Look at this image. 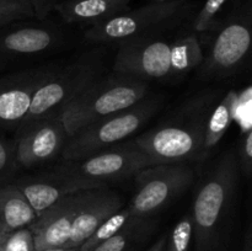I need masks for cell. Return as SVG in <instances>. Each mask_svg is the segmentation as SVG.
<instances>
[{"label": "cell", "mask_w": 252, "mask_h": 251, "mask_svg": "<svg viewBox=\"0 0 252 251\" xmlns=\"http://www.w3.org/2000/svg\"><path fill=\"white\" fill-rule=\"evenodd\" d=\"M38 251H78V248H51Z\"/></svg>", "instance_id": "1f68e13d"}, {"label": "cell", "mask_w": 252, "mask_h": 251, "mask_svg": "<svg viewBox=\"0 0 252 251\" xmlns=\"http://www.w3.org/2000/svg\"><path fill=\"white\" fill-rule=\"evenodd\" d=\"M250 48V19L233 17L219 30L208 56L202 62V78L223 79L235 74L249 59Z\"/></svg>", "instance_id": "30bf717a"}, {"label": "cell", "mask_w": 252, "mask_h": 251, "mask_svg": "<svg viewBox=\"0 0 252 251\" xmlns=\"http://www.w3.org/2000/svg\"><path fill=\"white\" fill-rule=\"evenodd\" d=\"M191 12L192 5L187 0H154L93 25L86 30L84 37L93 43L120 44L140 37L161 36L184 24Z\"/></svg>", "instance_id": "5b68a950"}, {"label": "cell", "mask_w": 252, "mask_h": 251, "mask_svg": "<svg viewBox=\"0 0 252 251\" xmlns=\"http://www.w3.org/2000/svg\"><path fill=\"white\" fill-rule=\"evenodd\" d=\"M243 251H252V238H251V229L249 228L246 231L245 240H244Z\"/></svg>", "instance_id": "4dcf8cb0"}, {"label": "cell", "mask_w": 252, "mask_h": 251, "mask_svg": "<svg viewBox=\"0 0 252 251\" xmlns=\"http://www.w3.org/2000/svg\"><path fill=\"white\" fill-rule=\"evenodd\" d=\"M204 56L196 33H186L170 43V75L180 78L202 65Z\"/></svg>", "instance_id": "ffe728a7"}, {"label": "cell", "mask_w": 252, "mask_h": 251, "mask_svg": "<svg viewBox=\"0 0 252 251\" xmlns=\"http://www.w3.org/2000/svg\"><path fill=\"white\" fill-rule=\"evenodd\" d=\"M81 192L69 194L37 214L36 219L29 225L33 235L36 251L65 246L73 228L76 209L80 203Z\"/></svg>", "instance_id": "2e32d148"}, {"label": "cell", "mask_w": 252, "mask_h": 251, "mask_svg": "<svg viewBox=\"0 0 252 251\" xmlns=\"http://www.w3.org/2000/svg\"><path fill=\"white\" fill-rule=\"evenodd\" d=\"M161 105V98L148 97L127 110L106 116L68 138L61 155L64 161H76L88 155L122 143L139 130Z\"/></svg>", "instance_id": "8992f818"}, {"label": "cell", "mask_w": 252, "mask_h": 251, "mask_svg": "<svg viewBox=\"0 0 252 251\" xmlns=\"http://www.w3.org/2000/svg\"><path fill=\"white\" fill-rule=\"evenodd\" d=\"M148 83L116 74L101 78L59 112L68 137L106 116L127 110L148 96Z\"/></svg>", "instance_id": "277c9868"}, {"label": "cell", "mask_w": 252, "mask_h": 251, "mask_svg": "<svg viewBox=\"0 0 252 251\" xmlns=\"http://www.w3.org/2000/svg\"><path fill=\"white\" fill-rule=\"evenodd\" d=\"M29 1L33 9L36 20H44L56 10L58 5L66 1V0H29Z\"/></svg>", "instance_id": "f1b7e54d"}, {"label": "cell", "mask_w": 252, "mask_h": 251, "mask_svg": "<svg viewBox=\"0 0 252 251\" xmlns=\"http://www.w3.org/2000/svg\"><path fill=\"white\" fill-rule=\"evenodd\" d=\"M36 217V211L16 185L5 184L0 187V228L4 235L26 228Z\"/></svg>", "instance_id": "ac0fdd59"}, {"label": "cell", "mask_w": 252, "mask_h": 251, "mask_svg": "<svg viewBox=\"0 0 252 251\" xmlns=\"http://www.w3.org/2000/svg\"><path fill=\"white\" fill-rule=\"evenodd\" d=\"M166 241H167V234L160 236L147 251H166Z\"/></svg>", "instance_id": "f546056e"}, {"label": "cell", "mask_w": 252, "mask_h": 251, "mask_svg": "<svg viewBox=\"0 0 252 251\" xmlns=\"http://www.w3.org/2000/svg\"><path fill=\"white\" fill-rule=\"evenodd\" d=\"M122 206L120 194L108 189L107 186L81 192L70 236L64 248H79L106 219L120 211Z\"/></svg>", "instance_id": "9a60e30c"}, {"label": "cell", "mask_w": 252, "mask_h": 251, "mask_svg": "<svg viewBox=\"0 0 252 251\" xmlns=\"http://www.w3.org/2000/svg\"><path fill=\"white\" fill-rule=\"evenodd\" d=\"M239 166L245 176H250L252 167V129H248L241 134L238 154Z\"/></svg>", "instance_id": "83f0119b"}, {"label": "cell", "mask_w": 252, "mask_h": 251, "mask_svg": "<svg viewBox=\"0 0 252 251\" xmlns=\"http://www.w3.org/2000/svg\"><path fill=\"white\" fill-rule=\"evenodd\" d=\"M36 19L29 0H0V29L6 25Z\"/></svg>", "instance_id": "cb8c5ba5"}, {"label": "cell", "mask_w": 252, "mask_h": 251, "mask_svg": "<svg viewBox=\"0 0 252 251\" xmlns=\"http://www.w3.org/2000/svg\"><path fill=\"white\" fill-rule=\"evenodd\" d=\"M105 69L106 52L103 48L90 49L66 65H57L34 93L31 107L21 125L59 113L86 89L100 80Z\"/></svg>", "instance_id": "3957f363"}, {"label": "cell", "mask_w": 252, "mask_h": 251, "mask_svg": "<svg viewBox=\"0 0 252 251\" xmlns=\"http://www.w3.org/2000/svg\"><path fill=\"white\" fill-rule=\"evenodd\" d=\"M193 240V223L191 216H185L175 224L167 235L166 251H189Z\"/></svg>", "instance_id": "603a6c76"}, {"label": "cell", "mask_w": 252, "mask_h": 251, "mask_svg": "<svg viewBox=\"0 0 252 251\" xmlns=\"http://www.w3.org/2000/svg\"><path fill=\"white\" fill-rule=\"evenodd\" d=\"M0 251H36L29 226L5 234L0 241Z\"/></svg>", "instance_id": "d4e9b609"}, {"label": "cell", "mask_w": 252, "mask_h": 251, "mask_svg": "<svg viewBox=\"0 0 252 251\" xmlns=\"http://www.w3.org/2000/svg\"><path fill=\"white\" fill-rule=\"evenodd\" d=\"M57 65L34 66L0 76V129L19 128L38 86Z\"/></svg>", "instance_id": "4fadbf2b"}, {"label": "cell", "mask_w": 252, "mask_h": 251, "mask_svg": "<svg viewBox=\"0 0 252 251\" xmlns=\"http://www.w3.org/2000/svg\"><path fill=\"white\" fill-rule=\"evenodd\" d=\"M238 155L226 150L197 187L192 207L196 251H221L233 218L239 181Z\"/></svg>", "instance_id": "6da1fadb"}, {"label": "cell", "mask_w": 252, "mask_h": 251, "mask_svg": "<svg viewBox=\"0 0 252 251\" xmlns=\"http://www.w3.org/2000/svg\"><path fill=\"white\" fill-rule=\"evenodd\" d=\"M216 98V94L191 98L171 117L135 138L134 143L158 164L202 160L207 120Z\"/></svg>", "instance_id": "7a4b0ae2"}, {"label": "cell", "mask_w": 252, "mask_h": 251, "mask_svg": "<svg viewBox=\"0 0 252 251\" xmlns=\"http://www.w3.org/2000/svg\"><path fill=\"white\" fill-rule=\"evenodd\" d=\"M113 73L140 80H162L170 75V42L161 36L129 39L118 44Z\"/></svg>", "instance_id": "8fae6325"}, {"label": "cell", "mask_w": 252, "mask_h": 251, "mask_svg": "<svg viewBox=\"0 0 252 251\" xmlns=\"http://www.w3.org/2000/svg\"><path fill=\"white\" fill-rule=\"evenodd\" d=\"M158 1H162V0H158Z\"/></svg>", "instance_id": "d6a6232c"}, {"label": "cell", "mask_w": 252, "mask_h": 251, "mask_svg": "<svg viewBox=\"0 0 252 251\" xmlns=\"http://www.w3.org/2000/svg\"><path fill=\"white\" fill-rule=\"evenodd\" d=\"M15 167L14 142L0 134V187L7 184Z\"/></svg>", "instance_id": "4316f807"}, {"label": "cell", "mask_w": 252, "mask_h": 251, "mask_svg": "<svg viewBox=\"0 0 252 251\" xmlns=\"http://www.w3.org/2000/svg\"><path fill=\"white\" fill-rule=\"evenodd\" d=\"M158 162L134 142L118 143L76 161H65L61 167L88 179L107 184L125 179Z\"/></svg>", "instance_id": "ba28073f"}, {"label": "cell", "mask_w": 252, "mask_h": 251, "mask_svg": "<svg viewBox=\"0 0 252 251\" xmlns=\"http://www.w3.org/2000/svg\"><path fill=\"white\" fill-rule=\"evenodd\" d=\"M132 214L128 207L126 208H121L120 211L116 212L115 214L110 217V218L106 219L93 234L89 239H86L83 244L78 248V251H90L93 250L95 246H97L98 244L103 243L105 240H107L108 238H111L112 235H115L116 233L121 230L123 226L127 224V221L129 220Z\"/></svg>", "instance_id": "7402d4cb"}, {"label": "cell", "mask_w": 252, "mask_h": 251, "mask_svg": "<svg viewBox=\"0 0 252 251\" xmlns=\"http://www.w3.org/2000/svg\"><path fill=\"white\" fill-rule=\"evenodd\" d=\"M130 0H66L54 11L66 24L93 26L129 9Z\"/></svg>", "instance_id": "e0dca14e"}, {"label": "cell", "mask_w": 252, "mask_h": 251, "mask_svg": "<svg viewBox=\"0 0 252 251\" xmlns=\"http://www.w3.org/2000/svg\"><path fill=\"white\" fill-rule=\"evenodd\" d=\"M228 0H206L203 7L199 10L193 20V30L196 32H207L213 27L217 15Z\"/></svg>", "instance_id": "484cf974"}, {"label": "cell", "mask_w": 252, "mask_h": 251, "mask_svg": "<svg viewBox=\"0 0 252 251\" xmlns=\"http://www.w3.org/2000/svg\"><path fill=\"white\" fill-rule=\"evenodd\" d=\"M194 179L186 162H164L135 174V191L128 208L134 218L149 219L182 193Z\"/></svg>", "instance_id": "52a82bcc"}, {"label": "cell", "mask_w": 252, "mask_h": 251, "mask_svg": "<svg viewBox=\"0 0 252 251\" xmlns=\"http://www.w3.org/2000/svg\"><path fill=\"white\" fill-rule=\"evenodd\" d=\"M63 34L51 24L17 21L0 29V69L9 63L54 51Z\"/></svg>", "instance_id": "7c38bea8"}, {"label": "cell", "mask_w": 252, "mask_h": 251, "mask_svg": "<svg viewBox=\"0 0 252 251\" xmlns=\"http://www.w3.org/2000/svg\"><path fill=\"white\" fill-rule=\"evenodd\" d=\"M153 226L154 224L152 218L140 219L130 217L127 224L118 233L90 251H129L134 244L144 239L152 231Z\"/></svg>", "instance_id": "44dd1931"}, {"label": "cell", "mask_w": 252, "mask_h": 251, "mask_svg": "<svg viewBox=\"0 0 252 251\" xmlns=\"http://www.w3.org/2000/svg\"><path fill=\"white\" fill-rule=\"evenodd\" d=\"M238 94V91L235 90L228 91L220 102L209 113L206 132H204L203 145H202V159L211 154L212 150L218 145L221 138L228 132L231 122L234 121Z\"/></svg>", "instance_id": "d6986e66"}, {"label": "cell", "mask_w": 252, "mask_h": 251, "mask_svg": "<svg viewBox=\"0 0 252 251\" xmlns=\"http://www.w3.org/2000/svg\"><path fill=\"white\" fill-rule=\"evenodd\" d=\"M68 138L59 113L21 125L14 140L15 166L32 167L54 159Z\"/></svg>", "instance_id": "9c48e42d"}, {"label": "cell", "mask_w": 252, "mask_h": 251, "mask_svg": "<svg viewBox=\"0 0 252 251\" xmlns=\"http://www.w3.org/2000/svg\"><path fill=\"white\" fill-rule=\"evenodd\" d=\"M14 184L21 189L37 214L42 213L69 194L107 186L106 182L80 176L66 171L61 166L54 172L34 177H24Z\"/></svg>", "instance_id": "5bb4252c"}]
</instances>
